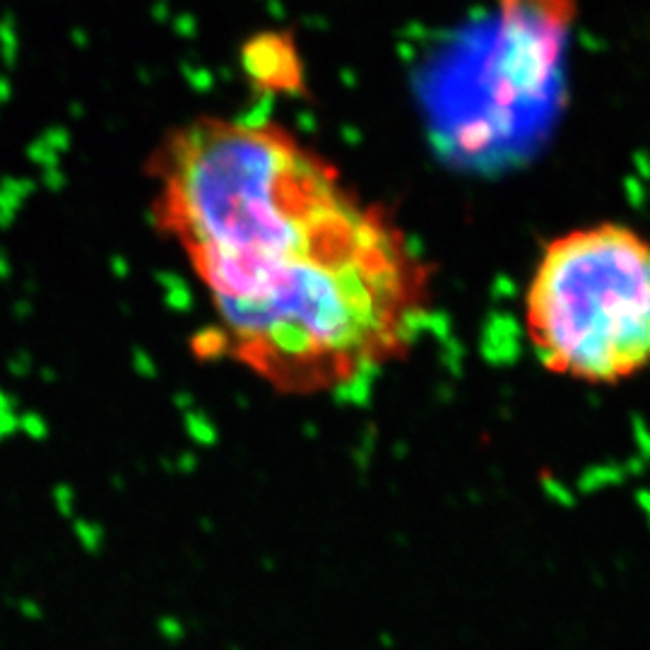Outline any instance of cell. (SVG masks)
<instances>
[{
    "label": "cell",
    "instance_id": "obj_1",
    "mask_svg": "<svg viewBox=\"0 0 650 650\" xmlns=\"http://www.w3.org/2000/svg\"><path fill=\"white\" fill-rule=\"evenodd\" d=\"M155 222L215 311L220 350L294 395H354L427 318L410 241L289 130L203 116L150 157Z\"/></svg>",
    "mask_w": 650,
    "mask_h": 650
},
{
    "label": "cell",
    "instance_id": "obj_2",
    "mask_svg": "<svg viewBox=\"0 0 650 650\" xmlns=\"http://www.w3.org/2000/svg\"><path fill=\"white\" fill-rule=\"evenodd\" d=\"M545 369L619 383L650 366V244L622 224L573 229L545 248L525 294Z\"/></svg>",
    "mask_w": 650,
    "mask_h": 650
}]
</instances>
